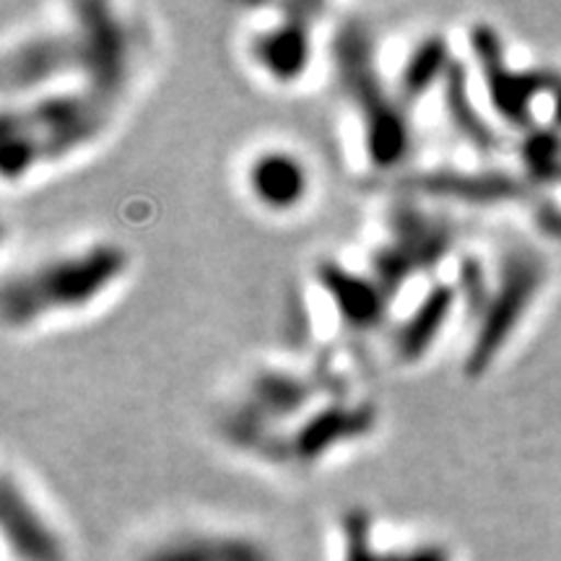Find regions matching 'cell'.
<instances>
[{
  "label": "cell",
  "instance_id": "6da1fadb",
  "mask_svg": "<svg viewBox=\"0 0 561 561\" xmlns=\"http://www.w3.org/2000/svg\"><path fill=\"white\" fill-rule=\"evenodd\" d=\"M128 268V250L112 242H96L9 273L0 291L5 328L24 331L50 314L79 312L104 297Z\"/></svg>",
  "mask_w": 561,
  "mask_h": 561
},
{
  "label": "cell",
  "instance_id": "7a4b0ae2",
  "mask_svg": "<svg viewBox=\"0 0 561 561\" xmlns=\"http://www.w3.org/2000/svg\"><path fill=\"white\" fill-rule=\"evenodd\" d=\"M112 107L115 104L89 89L47 91L26 104H5L0 149L3 180H21L34 167L81 149L104 130Z\"/></svg>",
  "mask_w": 561,
  "mask_h": 561
},
{
  "label": "cell",
  "instance_id": "3957f363",
  "mask_svg": "<svg viewBox=\"0 0 561 561\" xmlns=\"http://www.w3.org/2000/svg\"><path fill=\"white\" fill-rule=\"evenodd\" d=\"M339 81L364 130V149L377 170H396L411 151V128L403 102L390 94L377 70L375 50L367 26L348 19L333 42Z\"/></svg>",
  "mask_w": 561,
  "mask_h": 561
},
{
  "label": "cell",
  "instance_id": "277c9868",
  "mask_svg": "<svg viewBox=\"0 0 561 561\" xmlns=\"http://www.w3.org/2000/svg\"><path fill=\"white\" fill-rule=\"evenodd\" d=\"M546 280H549V263L530 244L512 248L502 257L486 305L476 318L471 346H468L466 362H462V375L468 380H481L494 367L502 351L520 331L536 299L541 297Z\"/></svg>",
  "mask_w": 561,
  "mask_h": 561
},
{
  "label": "cell",
  "instance_id": "5b68a950",
  "mask_svg": "<svg viewBox=\"0 0 561 561\" xmlns=\"http://www.w3.org/2000/svg\"><path fill=\"white\" fill-rule=\"evenodd\" d=\"M455 224L445 214L401 201L388 214V242L371 252L369 276L392 299L416 273L432 271L450 255Z\"/></svg>",
  "mask_w": 561,
  "mask_h": 561
},
{
  "label": "cell",
  "instance_id": "8992f818",
  "mask_svg": "<svg viewBox=\"0 0 561 561\" xmlns=\"http://www.w3.org/2000/svg\"><path fill=\"white\" fill-rule=\"evenodd\" d=\"M73 13V32L79 42L81 76L87 79V89L115 104L130 73L128 30L110 5L83 3L76 5Z\"/></svg>",
  "mask_w": 561,
  "mask_h": 561
},
{
  "label": "cell",
  "instance_id": "52a82bcc",
  "mask_svg": "<svg viewBox=\"0 0 561 561\" xmlns=\"http://www.w3.org/2000/svg\"><path fill=\"white\" fill-rule=\"evenodd\" d=\"M471 47L476 62L481 68L483 87L489 102L500 112L502 121L528 128L533 102L551 94L561 87V81L551 70H520L512 68L504 58L502 39L489 24H476L471 30Z\"/></svg>",
  "mask_w": 561,
  "mask_h": 561
},
{
  "label": "cell",
  "instance_id": "ba28073f",
  "mask_svg": "<svg viewBox=\"0 0 561 561\" xmlns=\"http://www.w3.org/2000/svg\"><path fill=\"white\" fill-rule=\"evenodd\" d=\"M81 73L76 32H37L19 39L3 55L5 96H30L53 81Z\"/></svg>",
  "mask_w": 561,
  "mask_h": 561
},
{
  "label": "cell",
  "instance_id": "9c48e42d",
  "mask_svg": "<svg viewBox=\"0 0 561 561\" xmlns=\"http://www.w3.org/2000/svg\"><path fill=\"white\" fill-rule=\"evenodd\" d=\"M377 409L367 401H335L312 409L289 432V462H318L328 453L339 450L341 445L364 439L375 432Z\"/></svg>",
  "mask_w": 561,
  "mask_h": 561
},
{
  "label": "cell",
  "instance_id": "30bf717a",
  "mask_svg": "<svg viewBox=\"0 0 561 561\" xmlns=\"http://www.w3.org/2000/svg\"><path fill=\"white\" fill-rule=\"evenodd\" d=\"M314 5H289L286 16L250 39V58L276 83H294L312 62Z\"/></svg>",
  "mask_w": 561,
  "mask_h": 561
},
{
  "label": "cell",
  "instance_id": "8fae6325",
  "mask_svg": "<svg viewBox=\"0 0 561 561\" xmlns=\"http://www.w3.org/2000/svg\"><path fill=\"white\" fill-rule=\"evenodd\" d=\"M320 382L289 369H261L248 382L244 398L231 411L255 421L271 432H280L284 421H291L314 403Z\"/></svg>",
  "mask_w": 561,
  "mask_h": 561
},
{
  "label": "cell",
  "instance_id": "7c38bea8",
  "mask_svg": "<svg viewBox=\"0 0 561 561\" xmlns=\"http://www.w3.org/2000/svg\"><path fill=\"white\" fill-rule=\"evenodd\" d=\"M0 525L5 546L19 561H68L60 536L39 515L11 473L3 476L0 489Z\"/></svg>",
  "mask_w": 561,
  "mask_h": 561
},
{
  "label": "cell",
  "instance_id": "4fadbf2b",
  "mask_svg": "<svg viewBox=\"0 0 561 561\" xmlns=\"http://www.w3.org/2000/svg\"><path fill=\"white\" fill-rule=\"evenodd\" d=\"M405 191L426 195V198L473 203V206H494V203L520 201L523 195L528 193L525 191V182L510 172H466L445 170V167L426 172H413L411 178L405 180Z\"/></svg>",
  "mask_w": 561,
  "mask_h": 561
},
{
  "label": "cell",
  "instance_id": "5bb4252c",
  "mask_svg": "<svg viewBox=\"0 0 561 561\" xmlns=\"http://www.w3.org/2000/svg\"><path fill=\"white\" fill-rule=\"evenodd\" d=\"M320 289L333 301L335 312L354 331H369L377 328L388 314L390 297L369 273L348 271L346 265L335 261H322L314 268Z\"/></svg>",
  "mask_w": 561,
  "mask_h": 561
},
{
  "label": "cell",
  "instance_id": "9a60e30c",
  "mask_svg": "<svg viewBox=\"0 0 561 561\" xmlns=\"http://www.w3.org/2000/svg\"><path fill=\"white\" fill-rule=\"evenodd\" d=\"M310 170L294 151L265 149L250 161L248 191L257 206L286 214L310 195Z\"/></svg>",
  "mask_w": 561,
  "mask_h": 561
},
{
  "label": "cell",
  "instance_id": "2e32d148",
  "mask_svg": "<svg viewBox=\"0 0 561 561\" xmlns=\"http://www.w3.org/2000/svg\"><path fill=\"white\" fill-rule=\"evenodd\" d=\"M460 305L458 286L453 284H434L424 297L419 299L416 310L398 325L392 351L398 362L416 364L430 354L434 343L442 339L447 322H450L455 307Z\"/></svg>",
  "mask_w": 561,
  "mask_h": 561
},
{
  "label": "cell",
  "instance_id": "e0dca14e",
  "mask_svg": "<svg viewBox=\"0 0 561 561\" xmlns=\"http://www.w3.org/2000/svg\"><path fill=\"white\" fill-rule=\"evenodd\" d=\"M140 561H276L263 541L240 533H187L153 546Z\"/></svg>",
  "mask_w": 561,
  "mask_h": 561
},
{
  "label": "cell",
  "instance_id": "ac0fdd59",
  "mask_svg": "<svg viewBox=\"0 0 561 561\" xmlns=\"http://www.w3.org/2000/svg\"><path fill=\"white\" fill-rule=\"evenodd\" d=\"M343 561H453L447 546L421 541L403 549H377L371 517L367 510L354 507L343 515Z\"/></svg>",
  "mask_w": 561,
  "mask_h": 561
},
{
  "label": "cell",
  "instance_id": "d6986e66",
  "mask_svg": "<svg viewBox=\"0 0 561 561\" xmlns=\"http://www.w3.org/2000/svg\"><path fill=\"white\" fill-rule=\"evenodd\" d=\"M453 62L455 58L450 45L439 34L416 42V47H413L403 62L401 76H398V100L403 102V107L424 100L432 89L442 87L447 73H450Z\"/></svg>",
  "mask_w": 561,
  "mask_h": 561
},
{
  "label": "cell",
  "instance_id": "ffe728a7",
  "mask_svg": "<svg viewBox=\"0 0 561 561\" xmlns=\"http://www.w3.org/2000/svg\"><path fill=\"white\" fill-rule=\"evenodd\" d=\"M442 100H445L447 117H450L453 128L460 133L473 149L479 151H494L496 149V130L491 128L483 112L476 104V96L471 91V79L468 70L460 60L453 62L450 73H447L445 83H442Z\"/></svg>",
  "mask_w": 561,
  "mask_h": 561
},
{
  "label": "cell",
  "instance_id": "44dd1931",
  "mask_svg": "<svg viewBox=\"0 0 561 561\" xmlns=\"http://www.w3.org/2000/svg\"><path fill=\"white\" fill-rule=\"evenodd\" d=\"M525 170L536 174L538 180L561 178V144L557 133L538 130L525 140Z\"/></svg>",
  "mask_w": 561,
  "mask_h": 561
}]
</instances>
